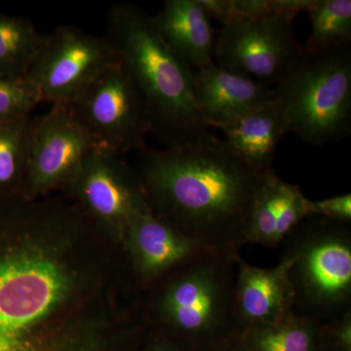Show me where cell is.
<instances>
[{"label":"cell","instance_id":"obj_21","mask_svg":"<svg viewBox=\"0 0 351 351\" xmlns=\"http://www.w3.org/2000/svg\"><path fill=\"white\" fill-rule=\"evenodd\" d=\"M307 12L311 32L304 54L351 45V0H315Z\"/></svg>","mask_w":351,"mask_h":351},{"label":"cell","instance_id":"obj_18","mask_svg":"<svg viewBox=\"0 0 351 351\" xmlns=\"http://www.w3.org/2000/svg\"><path fill=\"white\" fill-rule=\"evenodd\" d=\"M322 323L297 313L239 332L247 351H320Z\"/></svg>","mask_w":351,"mask_h":351},{"label":"cell","instance_id":"obj_3","mask_svg":"<svg viewBox=\"0 0 351 351\" xmlns=\"http://www.w3.org/2000/svg\"><path fill=\"white\" fill-rule=\"evenodd\" d=\"M15 197H0V351L52 350L36 329L68 294L61 265L20 242L25 219Z\"/></svg>","mask_w":351,"mask_h":351},{"label":"cell","instance_id":"obj_5","mask_svg":"<svg viewBox=\"0 0 351 351\" xmlns=\"http://www.w3.org/2000/svg\"><path fill=\"white\" fill-rule=\"evenodd\" d=\"M295 313L326 322L351 309V226L311 215L283 239Z\"/></svg>","mask_w":351,"mask_h":351},{"label":"cell","instance_id":"obj_11","mask_svg":"<svg viewBox=\"0 0 351 351\" xmlns=\"http://www.w3.org/2000/svg\"><path fill=\"white\" fill-rule=\"evenodd\" d=\"M124 156L97 147L85 157L68 184L97 219L126 230L135 215L151 209L141 177Z\"/></svg>","mask_w":351,"mask_h":351},{"label":"cell","instance_id":"obj_15","mask_svg":"<svg viewBox=\"0 0 351 351\" xmlns=\"http://www.w3.org/2000/svg\"><path fill=\"white\" fill-rule=\"evenodd\" d=\"M309 216L311 200L300 186L283 181L271 168L263 175L254 198L245 244L276 248L295 226Z\"/></svg>","mask_w":351,"mask_h":351},{"label":"cell","instance_id":"obj_4","mask_svg":"<svg viewBox=\"0 0 351 351\" xmlns=\"http://www.w3.org/2000/svg\"><path fill=\"white\" fill-rule=\"evenodd\" d=\"M237 254L209 253L165 277L154 302L161 334L201 350L239 334Z\"/></svg>","mask_w":351,"mask_h":351},{"label":"cell","instance_id":"obj_1","mask_svg":"<svg viewBox=\"0 0 351 351\" xmlns=\"http://www.w3.org/2000/svg\"><path fill=\"white\" fill-rule=\"evenodd\" d=\"M138 152L152 215L209 250L239 253L267 170L247 165L213 135L186 147Z\"/></svg>","mask_w":351,"mask_h":351},{"label":"cell","instance_id":"obj_20","mask_svg":"<svg viewBox=\"0 0 351 351\" xmlns=\"http://www.w3.org/2000/svg\"><path fill=\"white\" fill-rule=\"evenodd\" d=\"M34 119L0 121V196L21 195Z\"/></svg>","mask_w":351,"mask_h":351},{"label":"cell","instance_id":"obj_14","mask_svg":"<svg viewBox=\"0 0 351 351\" xmlns=\"http://www.w3.org/2000/svg\"><path fill=\"white\" fill-rule=\"evenodd\" d=\"M193 93L205 125L221 129L271 98L274 89L213 63L195 71Z\"/></svg>","mask_w":351,"mask_h":351},{"label":"cell","instance_id":"obj_24","mask_svg":"<svg viewBox=\"0 0 351 351\" xmlns=\"http://www.w3.org/2000/svg\"><path fill=\"white\" fill-rule=\"evenodd\" d=\"M311 212L316 216L351 223V195L346 193L320 201L311 200Z\"/></svg>","mask_w":351,"mask_h":351},{"label":"cell","instance_id":"obj_25","mask_svg":"<svg viewBox=\"0 0 351 351\" xmlns=\"http://www.w3.org/2000/svg\"><path fill=\"white\" fill-rule=\"evenodd\" d=\"M145 351H198L186 343L160 334L152 339Z\"/></svg>","mask_w":351,"mask_h":351},{"label":"cell","instance_id":"obj_22","mask_svg":"<svg viewBox=\"0 0 351 351\" xmlns=\"http://www.w3.org/2000/svg\"><path fill=\"white\" fill-rule=\"evenodd\" d=\"M41 101L38 90L25 76H0V121L29 117Z\"/></svg>","mask_w":351,"mask_h":351},{"label":"cell","instance_id":"obj_13","mask_svg":"<svg viewBox=\"0 0 351 351\" xmlns=\"http://www.w3.org/2000/svg\"><path fill=\"white\" fill-rule=\"evenodd\" d=\"M125 230L134 263L147 281L159 280L207 254L217 253L157 219L151 210L135 215Z\"/></svg>","mask_w":351,"mask_h":351},{"label":"cell","instance_id":"obj_12","mask_svg":"<svg viewBox=\"0 0 351 351\" xmlns=\"http://www.w3.org/2000/svg\"><path fill=\"white\" fill-rule=\"evenodd\" d=\"M235 313L239 332L282 319L294 313L295 294L289 278L290 258L282 255L280 262L270 269L235 258Z\"/></svg>","mask_w":351,"mask_h":351},{"label":"cell","instance_id":"obj_7","mask_svg":"<svg viewBox=\"0 0 351 351\" xmlns=\"http://www.w3.org/2000/svg\"><path fill=\"white\" fill-rule=\"evenodd\" d=\"M294 17L271 13L228 21L217 32L215 64L265 86L277 84L304 54L295 38Z\"/></svg>","mask_w":351,"mask_h":351},{"label":"cell","instance_id":"obj_23","mask_svg":"<svg viewBox=\"0 0 351 351\" xmlns=\"http://www.w3.org/2000/svg\"><path fill=\"white\" fill-rule=\"evenodd\" d=\"M320 351H351V309L322 323Z\"/></svg>","mask_w":351,"mask_h":351},{"label":"cell","instance_id":"obj_6","mask_svg":"<svg viewBox=\"0 0 351 351\" xmlns=\"http://www.w3.org/2000/svg\"><path fill=\"white\" fill-rule=\"evenodd\" d=\"M288 132L314 147L351 134V45L302 54L274 89Z\"/></svg>","mask_w":351,"mask_h":351},{"label":"cell","instance_id":"obj_9","mask_svg":"<svg viewBox=\"0 0 351 351\" xmlns=\"http://www.w3.org/2000/svg\"><path fill=\"white\" fill-rule=\"evenodd\" d=\"M119 63L114 50L104 36L87 34L73 25H61L46 36L43 50L25 77L43 101L71 104L110 66Z\"/></svg>","mask_w":351,"mask_h":351},{"label":"cell","instance_id":"obj_16","mask_svg":"<svg viewBox=\"0 0 351 351\" xmlns=\"http://www.w3.org/2000/svg\"><path fill=\"white\" fill-rule=\"evenodd\" d=\"M161 38L193 71L215 63L217 32L201 0H167L152 16Z\"/></svg>","mask_w":351,"mask_h":351},{"label":"cell","instance_id":"obj_8","mask_svg":"<svg viewBox=\"0 0 351 351\" xmlns=\"http://www.w3.org/2000/svg\"><path fill=\"white\" fill-rule=\"evenodd\" d=\"M100 147L126 156L147 147L152 122L144 98L121 64L104 71L69 104Z\"/></svg>","mask_w":351,"mask_h":351},{"label":"cell","instance_id":"obj_26","mask_svg":"<svg viewBox=\"0 0 351 351\" xmlns=\"http://www.w3.org/2000/svg\"><path fill=\"white\" fill-rule=\"evenodd\" d=\"M198 351H247L240 339L239 334L232 335L216 341L212 345L205 346V348L197 350Z\"/></svg>","mask_w":351,"mask_h":351},{"label":"cell","instance_id":"obj_10","mask_svg":"<svg viewBox=\"0 0 351 351\" xmlns=\"http://www.w3.org/2000/svg\"><path fill=\"white\" fill-rule=\"evenodd\" d=\"M99 147L69 104L52 105L46 114L34 119L21 195L29 198L68 182L85 157Z\"/></svg>","mask_w":351,"mask_h":351},{"label":"cell","instance_id":"obj_2","mask_svg":"<svg viewBox=\"0 0 351 351\" xmlns=\"http://www.w3.org/2000/svg\"><path fill=\"white\" fill-rule=\"evenodd\" d=\"M105 38L144 98L152 133L165 149L197 144L212 135L196 108L195 71L171 50L152 16L136 4L113 5Z\"/></svg>","mask_w":351,"mask_h":351},{"label":"cell","instance_id":"obj_17","mask_svg":"<svg viewBox=\"0 0 351 351\" xmlns=\"http://www.w3.org/2000/svg\"><path fill=\"white\" fill-rule=\"evenodd\" d=\"M223 142L239 159L254 169H271L287 121L276 91L271 98L221 129Z\"/></svg>","mask_w":351,"mask_h":351},{"label":"cell","instance_id":"obj_19","mask_svg":"<svg viewBox=\"0 0 351 351\" xmlns=\"http://www.w3.org/2000/svg\"><path fill=\"white\" fill-rule=\"evenodd\" d=\"M45 40L29 18L0 12V76L24 77Z\"/></svg>","mask_w":351,"mask_h":351}]
</instances>
